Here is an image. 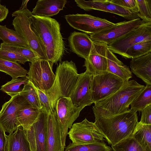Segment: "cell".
Wrapping results in <instances>:
<instances>
[{
    "instance_id": "obj_26",
    "label": "cell",
    "mask_w": 151,
    "mask_h": 151,
    "mask_svg": "<svg viewBox=\"0 0 151 151\" xmlns=\"http://www.w3.org/2000/svg\"><path fill=\"white\" fill-rule=\"evenodd\" d=\"M0 39L4 43L29 48L21 36L15 31L7 28L6 25H0Z\"/></svg>"
},
{
    "instance_id": "obj_4",
    "label": "cell",
    "mask_w": 151,
    "mask_h": 151,
    "mask_svg": "<svg viewBox=\"0 0 151 151\" xmlns=\"http://www.w3.org/2000/svg\"><path fill=\"white\" fill-rule=\"evenodd\" d=\"M75 63L70 61H63L58 66L55 79L50 89L45 93L48 97L53 109L61 98H70L78 78Z\"/></svg>"
},
{
    "instance_id": "obj_17",
    "label": "cell",
    "mask_w": 151,
    "mask_h": 151,
    "mask_svg": "<svg viewBox=\"0 0 151 151\" xmlns=\"http://www.w3.org/2000/svg\"><path fill=\"white\" fill-rule=\"evenodd\" d=\"M93 76L86 70L78 74V78L70 98L73 103L84 108L93 103L90 93V85Z\"/></svg>"
},
{
    "instance_id": "obj_6",
    "label": "cell",
    "mask_w": 151,
    "mask_h": 151,
    "mask_svg": "<svg viewBox=\"0 0 151 151\" xmlns=\"http://www.w3.org/2000/svg\"><path fill=\"white\" fill-rule=\"evenodd\" d=\"M125 82L107 71L93 76L90 90L93 103L108 97L118 90Z\"/></svg>"
},
{
    "instance_id": "obj_23",
    "label": "cell",
    "mask_w": 151,
    "mask_h": 151,
    "mask_svg": "<svg viewBox=\"0 0 151 151\" xmlns=\"http://www.w3.org/2000/svg\"><path fill=\"white\" fill-rule=\"evenodd\" d=\"M7 138V151H31L24 131L22 126L9 135Z\"/></svg>"
},
{
    "instance_id": "obj_3",
    "label": "cell",
    "mask_w": 151,
    "mask_h": 151,
    "mask_svg": "<svg viewBox=\"0 0 151 151\" xmlns=\"http://www.w3.org/2000/svg\"><path fill=\"white\" fill-rule=\"evenodd\" d=\"M94 116L95 123L111 145L132 137L138 122L137 112L131 110L109 118Z\"/></svg>"
},
{
    "instance_id": "obj_25",
    "label": "cell",
    "mask_w": 151,
    "mask_h": 151,
    "mask_svg": "<svg viewBox=\"0 0 151 151\" xmlns=\"http://www.w3.org/2000/svg\"><path fill=\"white\" fill-rule=\"evenodd\" d=\"M132 137L147 151H151V125L144 124L138 122Z\"/></svg>"
},
{
    "instance_id": "obj_27",
    "label": "cell",
    "mask_w": 151,
    "mask_h": 151,
    "mask_svg": "<svg viewBox=\"0 0 151 151\" xmlns=\"http://www.w3.org/2000/svg\"><path fill=\"white\" fill-rule=\"evenodd\" d=\"M0 71L10 75L12 79L19 77L27 76L28 71L22 67L18 63L5 60L0 58Z\"/></svg>"
},
{
    "instance_id": "obj_10",
    "label": "cell",
    "mask_w": 151,
    "mask_h": 151,
    "mask_svg": "<svg viewBox=\"0 0 151 151\" xmlns=\"http://www.w3.org/2000/svg\"><path fill=\"white\" fill-rule=\"evenodd\" d=\"M72 143L76 144L90 143L104 140V135L94 122L85 118L73 124L68 132Z\"/></svg>"
},
{
    "instance_id": "obj_19",
    "label": "cell",
    "mask_w": 151,
    "mask_h": 151,
    "mask_svg": "<svg viewBox=\"0 0 151 151\" xmlns=\"http://www.w3.org/2000/svg\"><path fill=\"white\" fill-rule=\"evenodd\" d=\"M130 66L132 73L151 86V52L132 58Z\"/></svg>"
},
{
    "instance_id": "obj_11",
    "label": "cell",
    "mask_w": 151,
    "mask_h": 151,
    "mask_svg": "<svg viewBox=\"0 0 151 151\" xmlns=\"http://www.w3.org/2000/svg\"><path fill=\"white\" fill-rule=\"evenodd\" d=\"M83 109L73 104L70 98H61L57 102L56 110L60 125L62 143L64 147L68 129L71 128Z\"/></svg>"
},
{
    "instance_id": "obj_30",
    "label": "cell",
    "mask_w": 151,
    "mask_h": 151,
    "mask_svg": "<svg viewBox=\"0 0 151 151\" xmlns=\"http://www.w3.org/2000/svg\"><path fill=\"white\" fill-rule=\"evenodd\" d=\"M151 52V39L139 42L129 48L124 58L126 59L138 57Z\"/></svg>"
},
{
    "instance_id": "obj_41",
    "label": "cell",
    "mask_w": 151,
    "mask_h": 151,
    "mask_svg": "<svg viewBox=\"0 0 151 151\" xmlns=\"http://www.w3.org/2000/svg\"><path fill=\"white\" fill-rule=\"evenodd\" d=\"M0 1V22L6 19L9 13L8 9L5 5H3L1 4Z\"/></svg>"
},
{
    "instance_id": "obj_24",
    "label": "cell",
    "mask_w": 151,
    "mask_h": 151,
    "mask_svg": "<svg viewBox=\"0 0 151 151\" xmlns=\"http://www.w3.org/2000/svg\"><path fill=\"white\" fill-rule=\"evenodd\" d=\"M41 110L27 103L22 106L17 113V119L24 130L28 129L35 122Z\"/></svg>"
},
{
    "instance_id": "obj_36",
    "label": "cell",
    "mask_w": 151,
    "mask_h": 151,
    "mask_svg": "<svg viewBox=\"0 0 151 151\" xmlns=\"http://www.w3.org/2000/svg\"><path fill=\"white\" fill-rule=\"evenodd\" d=\"M0 58L7 61L24 64L28 60L22 55L16 52L0 49Z\"/></svg>"
},
{
    "instance_id": "obj_12",
    "label": "cell",
    "mask_w": 151,
    "mask_h": 151,
    "mask_svg": "<svg viewBox=\"0 0 151 151\" xmlns=\"http://www.w3.org/2000/svg\"><path fill=\"white\" fill-rule=\"evenodd\" d=\"M48 115L43 108L35 122L28 129L24 130L31 151H47Z\"/></svg>"
},
{
    "instance_id": "obj_2",
    "label": "cell",
    "mask_w": 151,
    "mask_h": 151,
    "mask_svg": "<svg viewBox=\"0 0 151 151\" xmlns=\"http://www.w3.org/2000/svg\"><path fill=\"white\" fill-rule=\"evenodd\" d=\"M145 87L134 80L125 82L114 93L94 103V115L109 118L129 111V106Z\"/></svg>"
},
{
    "instance_id": "obj_37",
    "label": "cell",
    "mask_w": 151,
    "mask_h": 151,
    "mask_svg": "<svg viewBox=\"0 0 151 151\" xmlns=\"http://www.w3.org/2000/svg\"><path fill=\"white\" fill-rule=\"evenodd\" d=\"M111 2L127 9L133 12L138 13V10L136 0H109Z\"/></svg>"
},
{
    "instance_id": "obj_39",
    "label": "cell",
    "mask_w": 151,
    "mask_h": 151,
    "mask_svg": "<svg viewBox=\"0 0 151 151\" xmlns=\"http://www.w3.org/2000/svg\"><path fill=\"white\" fill-rule=\"evenodd\" d=\"M141 112L142 115L139 122L144 124L151 125V104L146 107Z\"/></svg>"
},
{
    "instance_id": "obj_22",
    "label": "cell",
    "mask_w": 151,
    "mask_h": 151,
    "mask_svg": "<svg viewBox=\"0 0 151 151\" xmlns=\"http://www.w3.org/2000/svg\"><path fill=\"white\" fill-rule=\"evenodd\" d=\"M107 61V71L112 73L127 82L132 76L129 68L117 58L108 47L106 51Z\"/></svg>"
},
{
    "instance_id": "obj_20",
    "label": "cell",
    "mask_w": 151,
    "mask_h": 151,
    "mask_svg": "<svg viewBox=\"0 0 151 151\" xmlns=\"http://www.w3.org/2000/svg\"><path fill=\"white\" fill-rule=\"evenodd\" d=\"M92 42L89 36L84 32L74 31L68 38L69 46L72 51L84 59L90 53Z\"/></svg>"
},
{
    "instance_id": "obj_38",
    "label": "cell",
    "mask_w": 151,
    "mask_h": 151,
    "mask_svg": "<svg viewBox=\"0 0 151 151\" xmlns=\"http://www.w3.org/2000/svg\"><path fill=\"white\" fill-rule=\"evenodd\" d=\"M33 86L37 94L42 106L48 113L50 111L54 109L52 108L50 100L46 94L41 90L37 88L33 85Z\"/></svg>"
},
{
    "instance_id": "obj_28",
    "label": "cell",
    "mask_w": 151,
    "mask_h": 151,
    "mask_svg": "<svg viewBox=\"0 0 151 151\" xmlns=\"http://www.w3.org/2000/svg\"><path fill=\"white\" fill-rule=\"evenodd\" d=\"M64 151H111V149L104 142L76 144L70 142Z\"/></svg>"
},
{
    "instance_id": "obj_15",
    "label": "cell",
    "mask_w": 151,
    "mask_h": 151,
    "mask_svg": "<svg viewBox=\"0 0 151 151\" xmlns=\"http://www.w3.org/2000/svg\"><path fill=\"white\" fill-rule=\"evenodd\" d=\"M90 53L85 59L83 66L93 76L107 72L106 51L108 45L104 42L92 41Z\"/></svg>"
},
{
    "instance_id": "obj_21",
    "label": "cell",
    "mask_w": 151,
    "mask_h": 151,
    "mask_svg": "<svg viewBox=\"0 0 151 151\" xmlns=\"http://www.w3.org/2000/svg\"><path fill=\"white\" fill-rule=\"evenodd\" d=\"M67 2L66 0H38L31 13L32 15L50 17L63 10Z\"/></svg>"
},
{
    "instance_id": "obj_16",
    "label": "cell",
    "mask_w": 151,
    "mask_h": 151,
    "mask_svg": "<svg viewBox=\"0 0 151 151\" xmlns=\"http://www.w3.org/2000/svg\"><path fill=\"white\" fill-rule=\"evenodd\" d=\"M75 1L78 6L86 11L95 10L110 12L120 16L129 20L139 18L138 13L133 12L113 3L109 0H76Z\"/></svg>"
},
{
    "instance_id": "obj_9",
    "label": "cell",
    "mask_w": 151,
    "mask_h": 151,
    "mask_svg": "<svg viewBox=\"0 0 151 151\" xmlns=\"http://www.w3.org/2000/svg\"><path fill=\"white\" fill-rule=\"evenodd\" d=\"M65 18L72 27L90 35L111 27L115 24L106 19L87 14H68L65 16Z\"/></svg>"
},
{
    "instance_id": "obj_34",
    "label": "cell",
    "mask_w": 151,
    "mask_h": 151,
    "mask_svg": "<svg viewBox=\"0 0 151 151\" xmlns=\"http://www.w3.org/2000/svg\"><path fill=\"white\" fill-rule=\"evenodd\" d=\"M29 80L27 76L12 79L1 86L0 90L6 93L11 97L19 94L22 90L21 86L25 84Z\"/></svg>"
},
{
    "instance_id": "obj_35",
    "label": "cell",
    "mask_w": 151,
    "mask_h": 151,
    "mask_svg": "<svg viewBox=\"0 0 151 151\" xmlns=\"http://www.w3.org/2000/svg\"><path fill=\"white\" fill-rule=\"evenodd\" d=\"M139 18L144 22H151V0H136Z\"/></svg>"
},
{
    "instance_id": "obj_31",
    "label": "cell",
    "mask_w": 151,
    "mask_h": 151,
    "mask_svg": "<svg viewBox=\"0 0 151 151\" xmlns=\"http://www.w3.org/2000/svg\"><path fill=\"white\" fill-rule=\"evenodd\" d=\"M151 104V86L146 85L143 90L131 104L130 110L137 112L141 111Z\"/></svg>"
},
{
    "instance_id": "obj_13",
    "label": "cell",
    "mask_w": 151,
    "mask_h": 151,
    "mask_svg": "<svg viewBox=\"0 0 151 151\" xmlns=\"http://www.w3.org/2000/svg\"><path fill=\"white\" fill-rule=\"evenodd\" d=\"M27 103L25 99L18 94L12 97L2 105L0 111V124L5 132L12 134L21 126L17 119V113Z\"/></svg>"
},
{
    "instance_id": "obj_42",
    "label": "cell",
    "mask_w": 151,
    "mask_h": 151,
    "mask_svg": "<svg viewBox=\"0 0 151 151\" xmlns=\"http://www.w3.org/2000/svg\"></svg>"
},
{
    "instance_id": "obj_14",
    "label": "cell",
    "mask_w": 151,
    "mask_h": 151,
    "mask_svg": "<svg viewBox=\"0 0 151 151\" xmlns=\"http://www.w3.org/2000/svg\"><path fill=\"white\" fill-rule=\"evenodd\" d=\"M143 22L139 18L118 22L111 27L90 35V38L92 41H99L108 45L140 26Z\"/></svg>"
},
{
    "instance_id": "obj_40",
    "label": "cell",
    "mask_w": 151,
    "mask_h": 151,
    "mask_svg": "<svg viewBox=\"0 0 151 151\" xmlns=\"http://www.w3.org/2000/svg\"><path fill=\"white\" fill-rule=\"evenodd\" d=\"M5 132L0 124V151H7V140Z\"/></svg>"
},
{
    "instance_id": "obj_33",
    "label": "cell",
    "mask_w": 151,
    "mask_h": 151,
    "mask_svg": "<svg viewBox=\"0 0 151 151\" xmlns=\"http://www.w3.org/2000/svg\"><path fill=\"white\" fill-rule=\"evenodd\" d=\"M111 147L113 151H147L132 137L111 145Z\"/></svg>"
},
{
    "instance_id": "obj_1",
    "label": "cell",
    "mask_w": 151,
    "mask_h": 151,
    "mask_svg": "<svg viewBox=\"0 0 151 151\" xmlns=\"http://www.w3.org/2000/svg\"><path fill=\"white\" fill-rule=\"evenodd\" d=\"M31 27L46 52L47 60L52 65L61 60L65 47L59 22L55 19L29 14Z\"/></svg>"
},
{
    "instance_id": "obj_18",
    "label": "cell",
    "mask_w": 151,
    "mask_h": 151,
    "mask_svg": "<svg viewBox=\"0 0 151 151\" xmlns=\"http://www.w3.org/2000/svg\"><path fill=\"white\" fill-rule=\"evenodd\" d=\"M47 151H64L62 143L61 128L56 109L48 113L47 122Z\"/></svg>"
},
{
    "instance_id": "obj_29",
    "label": "cell",
    "mask_w": 151,
    "mask_h": 151,
    "mask_svg": "<svg viewBox=\"0 0 151 151\" xmlns=\"http://www.w3.org/2000/svg\"><path fill=\"white\" fill-rule=\"evenodd\" d=\"M19 94L33 107L40 110L43 108L32 83L29 80L24 85Z\"/></svg>"
},
{
    "instance_id": "obj_5",
    "label": "cell",
    "mask_w": 151,
    "mask_h": 151,
    "mask_svg": "<svg viewBox=\"0 0 151 151\" xmlns=\"http://www.w3.org/2000/svg\"><path fill=\"white\" fill-rule=\"evenodd\" d=\"M29 1H23L19 9L13 12L12 16L15 17L12 24L15 31L26 41L29 47L37 52L41 58L47 60L45 49L31 27L29 17L30 11L27 7Z\"/></svg>"
},
{
    "instance_id": "obj_7",
    "label": "cell",
    "mask_w": 151,
    "mask_h": 151,
    "mask_svg": "<svg viewBox=\"0 0 151 151\" xmlns=\"http://www.w3.org/2000/svg\"><path fill=\"white\" fill-rule=\"evenodd\" d=\"M29 65L27 75L29 80L45 93L48 92L55 79V75L52 70L53 65L47 60L39 58L29 63Z\"/></svg>"
},
{
    "instance_id": "obj_32",
    "label": "cell",
    "mask_w": 151,
    "mask_h": 151,
    "mask_svg": "<svg viewBox=\"0 0 151 151\" xmlns=\"http://www.w3.org/2000/svg\"><path fill=\"white\" fill-rule=\"evenodd\" d=\"M0 49L16 52L25 57L30 62L41 58L37 52L28 47L2 42L0 44Z\"/></svg>"
},
{
    "instance_id": "obj_8",
    "label": "cell",
    "mask_w": 151,
    "mask_h": 151,
    "mask_svg": "<svg viewBox=\"0 0 151 151\" xmlns=\"http://www.w3.org/2000/svg\"><path fill=\"white\" fill-rule=\"evenodd\" d=\"M147 39H151V22H144L140 26L108 45V48L113 53L123 57L129 48Z\"/></svg>"
}]
</instances>
